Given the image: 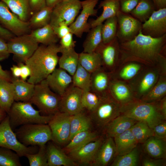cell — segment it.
Masks as SVG:
<instances>
[{"instance_id":"1","label":"cell","mask_w":166,"mask_h":166,"mask_svg":"<svg viewBox=\"0 0 166 166\" xmlns=\"http://www.w3.org/2000/svg\"><path fill=\"white\" fill-rule=\"evenodd\" d=\"M141 30L133 39L120 43L122 57L126 60L146 61H154L159 59L165 47L166 34L162 37L154 38L144 35Z\"/></svg>"},{"instance_id":"2","label":"cell","mask_w":166,"mask_h":166,"mask_svg":"<svg viewBox=\"0 0 166 166\" xmlns=\"http://www.w3.org/2000/svg\"><path fill=\"white\" fill-rule=\"evenodd\" d=\"M61 53L59 45L53 44L39 46L32 56L25 62L31 74L27 82L35 85L45 80L56 68Z\"/></svg>"},{"instance_id":"3","label":"cell","mask_w":166,"mask_h":166,"mask_svg":"<svg viewBox=\"0 0 166 166\" xmlns=\"http://www.w3.org/2000/svg\"><path fill=\"white\" fill-rule=\"evenodd\" d=\"M14 130L21 125L34 124H48L52 115H41L30 101H14L7 114Z\"/></svg>"},{"instance_id":"4","label":"cell","mask_w":166,"mask_h":166,"mask_svg":"<svg viewBox=\"0 0 166 166\" xmlns=\"http://www.w3.org/2000/svg\"><path fill=\"white\" fill-rule=\"evenodd\" d=\"M120 115L144 122L152 129L166 120L161 113L159 106L145 102H134L124 104L120 108Z\"/></svg>"},{"instance_id":"5","label":"cell","mask_w":166,"mask_h":166,"mask_svg":"<svg viewBox=\"0 0 166 166\" xmlns=\"http://www.w3.org/2000/svg\"><path fill=\"white\" fill-rule=\"evenodd\" d=\"M61 97L52 91L46 80L35 84L30 101L45 116L53 115L59 111Z\"/></svg>"},{"instance_id":"6","label":"cell","mask_w":166,"mask_h":166,"mask_svg":"<svg viewBox=\"0 0 166 166\" xmlns=\"http://www.w3.org/2000/svg\"><path fill=\"white\" fill-rule=\"evenodd\" d=\"M14 132L19 141L26 146L44 145L52 140L51 130L48 124L23 125L15 129Z\"/></svg>"},{"instance_id":"7","label":"cell","mask_w":166,"mask_h":166,"mask_svg":"<svg viewBox=\"0 0 166 166\" xmlns=\"http://www.w3.org/2000/svg\"><path fill=\"white\" fill-rule=\"evenodd\" d=\"M107 95L102 97L99 104L92 111L87 112L93 126L103 131L113 120L120 115V108Z\"/></svg>"},{"instance_id":"8","label":"cell","mask_w":166,"mask_h":166,"mask_svg":"<svg viewBox=\"0 0 166 166\" xmlns=\"http://www.w3.org/2000/svg\"><path fill=\"white\" fill-rule=\"evenodd\" d=\"M37 146H26L19 141L10 126L8 115L0 123V147L11 149L21 157L37 152Z\"/></svg>"},{"instance_id":"9","label":"cell","mask_w":166,"mask_h":166,"mask_svg":"<svg viewBox=\"0 0 166 166\" xmlns=\"http://www.w3.org/2000/svg\"><path fill=\"white\" fill-rule=\"evenodd\" d=\"M79 0H61L53 7L49 24L52 27L61 24L69 26L81 9Z\"/></svg>"},{"instance_id":"10","label":"cell","mask_w":166,"mask_h":166,"mask_svg":"<svg viewBox=\"0 0 166 166\" xmlns=\"http://www.w3.org/2000/svg\"><path fill=\"white\" fill-rule=\"evenodd\" d=\"M7 43L10 53H12L19 63H24L33 54L39 46L30 34L14 37Z\"/></svg>"},{"instance_id":"11","label":"cell","mask_w":166,"mask_h":166,"mask_svg":"<svg viewBox=\"0 0 166 166\" xmlns=\"http://www.w3.org/2000/svg\"><path fill=\"white\" fill-rule=\"evenodd\" d=\"M71 115L59 111L53 115L48 124L51 130L52 141L58 146L69 141Z\"/></svg>"},{"instance_id":"12","label":"cell","mask_w":166,"mask_h":166,"mask_svg":"<svg viewBox=\"0 0 166 166\" xmlns=\"http://www.w3.org/2000/svg\"><path fill=\"white\" fill-rule=\"evenodd\" d=\"M117 26L116 37L120 43L131 41L137 36L142 23L129 14L120 11L116 15Z\"/></svg>"},{"instance_id":"13","label":"cell","mask_w":166,"mask_h":166,"mask_svg":"<svg viewBox=\"0 0 166 166\" xmlns=\"http://www.w3.org/2000/svg\"><path fill=\"white\" fill-rule=\"evenodd\" d=\"M99 0H85L81 1L82 10L76 19L69 26L71 32L81 38L84 32L91 28L88 19L91 16H96L97 9H95Z\"/></svg>"},{"instance_id":"14","label":"cell","mask_w":166,"mask_h":166,"mask_svg":"<svg viewBox=\"0 0 166 166\" xmlns=\"http://www.w3.org/2000/svg\"><path fill=\"white\" fill-rule=\"evenodd\" d=\"M10 11L6 4L0 1V22L17 36L27 34L30 28L29 22L22 21Z\"/></svg>"},{"instance_id":"15","label":"cell","mask_w":166,"mask_h":166,"mask_svg":"<svg viewBox=\"0 0 166 166\" xmlns=\"http://www.w3.org/2000/svg\"><path fill=\"white\" fill-rule=\"evenodd\" d=\"M105 139L104 136L101 135L96 140L69 152V156L78 166H90Z\"/></svg>"},{"instance_id":"16","label":"cell","mask_w":166,"mask_h":166,"mask_svg":"<svg viewBox=\"0 0 166 166\" xmlns=\"http://www.w3.org/2000/svg\"><path fill=\"white\" fill-rule=\"evenodd\" d=\"M144 35L157 38L166 34V8L154 11L142 24L141 30Z\"/></svg>"},{"instance_id":"17","label":"cell","mask_w":166,"mask_h":166,"mask_svg":"<svg viewBox=\"0 0 166 166\" xmlns=\"http://www.w3.org/2000/svg\"><path fill=\"white\" fill-rule=\"evenodd\" d=\"M83 91L72 84L61 97L59 111L72 116L83 111L81 105Z\"/></svg>"},{"instance_id":"18","label":"cell","mask_w":166,"mask_h":166,"mask_svg":"<svg viewBox=\"0 0 166 166\" xmlns=\"http://www.w3.org/2000/svg\"><path fill=\"white\" fill-rule=\"evenodd\" d=\"M45 80L51 89L61 97L72 84V76L59 67L56 68Z\"/></svg>"},{"instance_id":"19","label":"cell","mask_w":166,"mask_h":166,"mask_svg":"<svg viewBox=\"0 0 166 166\" xmlns=\"http://www.w3.org/2000/svg\"><path fill=\"white\" fill-rule=\"evenodd\" d=\"M116 156L113 138L106 137L100 147L90 166H106L110 164Z\"/></svg>"},{"instance_id":"20","label":"cell","mask_w":166,"mask_h":166,"mask_svg":"<svg viewBox=\"0 0 166 166\" xmlns=\"http://www.w3.org/2000/svg\"><path fill=\"white\" fill-rule=\"evenodd\" d=\"M47 143L46 151L48 166H78L59 146L52 141H49Z\"/></svg>"},{"instance_id":"21","label":"cell","mask_w":166,"mask_h":166,"mask_svg":"<svg viewBox=\"0 0 166 166\" xmlns=\"http://www.w3.org/2000/svg\"><path fill=\"white\" fill-rule=\"evenodd\" d=\"M95 51L100 56L102 65L111 68L114 65L120 52V43L116 37L108 43L101 42Z\"/></svg>"},{"instance_id":"22","label":"cell","mask_w":166,"mask_h":166,"mask_svg":"<svg viewBox=\"0 0 166 166\" xmlns=\"http://www.w3.org/2000/svg\"><path fill=\"white\" fill-rule=\"evenodd\" d=\"M137 121L131 117L120 115L111 121L102 132L106 137L113 138L130 129Z\"/></svg>"},{"instance_id":"23","label":"cell","mask_w":166,"mask_h":166,"mask_svg":"<svg viewBox=\"0 0 166 166\" xmlns=\"http://www.w3.org/2000/svg\"><path fill=\"white\" fill-rule=\"evenodd\" d=\"M143 144V151L147 156L153 159H166V139L153 136Z\"/></svg>"},{"instance_id":"24","label":"cell","mask_w":166,"mask_h":166,"mask_svg":"<svg viewBox=\"0 0 166 166\" xmlns=\"http://www.w3.org/2000/svg\"><path fill=\"white\" fill-rule=\"evenodd\" d=\"M101 8L103 9L101 14L89 23L91 28L103 24L104 21L109 18L116 16L120 11L119 0L102 1L98 6V8Z\"/></svg>"},{"instance_id":"25","label":"cell","mask_w":166,"mask_h":166,"mask_svg":"<svg viewBox=\"0 0 166 166\" xmlns=\"http://www.w3.org/2000/svg\"><path fill=\"white\" fill-rule=\"evenodd\" d=\"M116 150V156L128 153L139 144L130 129L113 138Z\"/></svg>"},{"instance_id":"26","label":"cell","mask_w":166,"mask_h":166,"mask_svg":"<svg viewBox=\"0 0 166 166\" xmlns=\"http://www.w3.org/2000/svg\"><path fill=\"white\" fill-rule=\"evenodd\" d=\"M14 101H30L33 95L35 85L12 77Z\"/></svg>"},{"instance_id":"27","label":"cell","mask_w":166,"mask_h":166,"mask_svg":"<svg viewBox=\"0 0 166 166\" xmlns=\"http://www.w3.org/2000/svg\"><path fill=\"white\" fill-rule=\"evenodd\" d=\"M93 126L91 120L88 113L85 112V110L71 116L69 142L77 133L83 131L92 129Z\"/></svg>"},{"instance_id":"28","label":"cell","mask_w":166,"mask_h":166,"mask_svg":"<svg viewBox=\"0 0 166 166\" xmlns=\"http://www.w3.org/2000/svg\"><path fill=\"white\" fill-rule=\"evenodd\" d=\"M101 135L97 131H93L92 129L81 131L76 134L62 150L64 152L68 153L88 143L96 140Z\"/></svg>"},{"instance_id":"29","label":"cell","mask_w":166,"mask_h":166,"mask_svg":"<svg viewBox=\"0 0 166 166\" xmlns=\"http://www.w3.org/2000/svg\"><path fill=\"white\" fill-rule=\"evenodd\" d=\"M109 83L108 75L101 68L91 73V91L101 97L108 94L105 92Z\"/></svg>"},{"instance_id":"30","label":"cell","mask_w":166,"mask_h":166,"mask_svg":"<svg viewBox=\"0 0 166 166\" xmlns=\"http://www.w3.org/2000/svg\"><path fill=\"white\" fill-rule=\"evenodd\" d=\"M14 101L12 82L0 79V108L8 114Z\"/></svg>"},{"instance_id":"31","label":"cell","mask_w":166,"mask_h":166,"mask_svg":"<svg viewBox=\"0 0 166 166\" xmlns=\"http://www.w3.org/2000/svg\"><path fill=\"white\" fill-rule=\"evenodd\" d=\"M59 57L58 64L59 68L66 71L73 76L79 64V53L74 49L63 52Z\"/></svg>"},{"instance_id":"32","label":"cell","mask_w":166,"mask_h":166,"mask_svg":"<svg viewBox=\"0 0 166 166\" xmlns=\"http://www.w3.org/2000/svg\"><path fill=\"white\" fill-rule=\"evenodd\" d=\"M30 34L38 43L45 45L56 44L59 39L49 24L35 29Z\"/></svg>"},{"instance_id":"33","label":"cell","mask_w":166,"mask_h":166,"mask_svg":"<svg viewBox=\"0 0 166 166\" xmlns=\"http://www.w3.org/2000/svg\"><path fill=\"white\" fill-rule=\"evenodd\" d=\"M156 10L155 6L152 0H139L136 6L129 14L142 23L147 21Z\"/></svg>"},{"instance_id":"34","label":"cell","mask_w":166,"mask_h":166,"mask_svg":"<svg viewBox=\"0 0 166 166\" xmlns=\"http://www.w3.org/2000/svg\"><path fill=\"white\" fill-rule=\"evenodd\" d=\"M141 150L137 145L129 152L117 155L110 164L111 166H137L140 161Z\"/></svg>"},{"instance_id":"35","label":"cell","mask_w":166,"mask_h":166,"mask_svg":"<svg viewBox=\"0 0 166 166\" xmlns=\"http://www.w3.org/2000/svg\"><path fill=\"white\" fill-rule=\"evenodd\" d=\"M7 6L10 10L22 21H27L30 10L29 0H0Z\"/></svg>"},{"instance_id":"36","label":"cell","mask_w":166,"mask_h":166,"mask_svg":"<svg viewBox=\"0 0 166 166\" xmlns=\"http://www.w3.org/2000/svg\"><path fill=\"white\" fill-rule=\"evenodd\" d=\"M102 24L92 28L88 32L83 44V52L91 53L94 52L102 42L101 29Z\"/></svg>"},{"instance_id":"37","label":"cell","mask_w":166,"mask_h":166,"mask_svg":"<svg viewBox=\"0 0 166 166\" xmlns=\"http://www.w3.org/2000/svg\"><path fill=\"white\" fill-rule=\"evenodd\" d=\"M79 63L91 74L100 68L102 65L100 56L95 51L79 53Z\"/></svg>"},{"instance_id":"38","label":"cell","mask_w":166,"mask_h":166,"mask_svg":"<svg viewBox=\"0 0 166 166\" xmlns=\"http://www.w3.org/2000/svg\"><path fill=\"white\" fill-rule=\"evenodd\" d=\"M72 77V85L83 91H90L91 74L79 63L77 69Z\"/></svg>"},{"instance_id":"39","label":"cell","mask_w":166,"mask_h":166,"mask_svg":"<svg viewBox=\"0 0 166 166\" xmlns=\"http://www.w3.org/2000/svg\"><path fill=\"white\" fill-rule=\"evenodd\" d=\"M53 8L46 6L34 13L28 22L30 28L35 29L49 24Z\"/></svg>"},{"instance_id":"40","label":"cell","mask_w":166,"mask_h":166,"mask_svg":"<svg viewBox=\"0 0 166 166\" xmlns=\"http://www.w3.org/2000/svg\"><path fill=\"white\" fill-rule=\"evenodd\" d=\"M130 129L138 143L143 144L150 137L154 136L152 129L142 121H138Z\"/></svg>"},{"instance_id":"41","label":"cell","mask_w":166,"mask_h":166,"mask_svg":"<svg viewBox=\"0 0 166 166\" xmlns=\"http://www.w3.org/2000/svg\"><path fill=\"white\" fill-rule=\"evenodd\" d=\"M102 24L101 29L102 42L108 43L116 37L117 21L116 16L109 18Z\"/></svg>"},{"instance_id":"42","label":"cell","mask_w":166,"mask_h":166,"mask_svg":"<svg viewBox=\"0 0 166 166\" xmlns=\"http://www.w3.org/2000/svg\"><path fill=\"white\" fill-rule=\"evenodd\" d=\"M19 157L13 150L0 147V166H21Z\"/></svg>"},{"instance_id":"43","label":"cell","mask_w":166,"mask_h":166,"mask_svg":"<svg viewBox=\"0 0 166 166\" xmlns=\"http://www.w3.org/2000/svg\"><path fill=\"white\" fill-rule=\"evenodd\" d=\"M38 152L27 154L25 156L30 166H48L46 151V144L40 146Z\"/></svg>"},{"instance_id":"44","label":"cell","mask_w":166,"mask_h":166,"mask_svg":"<svg viewBox=\"0 0 166 166\" xmlns=\"http://www.w3.org/2000/svg\"><path fill=\"white\" fill-rule=\"evenodd\" d=\"M102 97L91 91H83L81 105L88 113L93 111L97 106Z\"/></svg>"},{"instance_id":"45","label":"cell","mask_w":166,"mask_h":166,"mask_svg":"<svg viewBox=\"0 0 166 166\" xmlns=\"http://www.w3.org/2000/svg\"><path fill=\"white\" fill-rule=\"evenodd\" d=\"M110 89L115 99L120 102H126L130 97L128 88L122 84L117 83L112 84Z\"/></svg>"},{"instance_id":"46","label":"cell","mask_w":166,"mask_h":166,"mask_svg":"<svg viewBox=\"0 0 166 166\" xmlns=\"http://www.w3.org/2000/svg\"><path fill=\"white\" fill-rule=\"evenodd\" d=\"M166 92V83L162 82L156 85L149 93L143 99L145 101H151L157 100L164 95Z\"/></svg>"},{"instance_id":"47","label":"cell","mask_w":166,"mask_h":166,"mask_svg":"<svg viewBox=\"0 0 166 166\" xmlns=\"http://www.w3.org/2000/svg\"><path fill=\"white\" fill-rule=\"evenodd\" d=\"M73 34L70 32L61 38L59 45L61 53L74 49L76 42L73 40Z\"/></svg>"},{"instance_id":"48","label":"cell","mask_w":166,"mask_h":166,"mask_svg":"<svg viewBox=\"0 0 166 166\" xmlns=\"http://www.w3.org/2000/svg\"><path fill=\"white\" fill-rule=\"evenodd\" d=\"M140 68V65L136 64H131L125 66L120 73V76L125 79L131 78L137 73Z\"/></svg>"},{"instance_id":"49","label":"cell","mask_w":166,"mask_h":166,"mask_svg":"<svg viewBox=\"0 0 166 166\" xmlns=\"http://www.w3.org/2000/svg\"><path fill=\"white\" fill-rule=\"evenodd\" d=\"M156 78L155 74L152 72L147 73L144 77L140 84V91L144 93L147 91L153 85Z\"/></svg>"},{"instance_id":"50","label":"cell","mask_w":166,"mask_h":166,"mask_svg":"<svg viewBox=\"0 0 166 166\" xmlns=\"http://www.w3.org/2000/svg\"><path fill=\"white\" fill-rule=\"evenodd\" d=\"M139 0H119L120 11L129 14L137 5Z\"/></svg>"},{"instance_id":"51","label":"cell","mask_w":166,"mask_h":166,"mask_svg":"<svg viewBox=\"0 0 166 166\" xmlns=\"http://www.w3.org/2000/svg\"><path fill=\"white\" fill-rule=\"evenodd\" d=\"M141 165L143 166H165L166 165V159H153L148 156L142 158Z\"/></svg>"},{"instance_id":"52","label":"cell","mask_w":166,"mask_h":166,"mask_svg":"<svg viewBox=\"0 0 166 166\" xmlns=\"http://www.w3.org/2000/svg\"><path fill=\"white\" fill-rule=\"evenodd\" d=\"M154 136L161 139L166 138V121H164L152 128Z\"/></svg>"},{"instance_id":"53","label":"cell","mask_w":166,"mask_h":166,"mask_svg":"<svg viewBox=\"0 0 166 166\" xmlns=\"http://www.w3.org/2000/svg\"><path fill=\"white\" fill-rule=\"evenodd\" d=\"M52 27L55 34L59 38H61L71 32L69 26L64 24H61Z\"/></svg>"},{"instance_id":"54","label":"cell","mask_w":166,"mask_h":166,"mask_svg":"<svg viewBox=\"0 0 166 166\" xmlns=\"http://www.w3.org/2000/svg\"><path fill=\"white\" fill-rule=\"evenodd\" d=\"M29 5L30 12L34 13L46 6V0H29Z\"/></svg>"},{"instance_id":"55","label":"cell","mask_w":166,"mask_h":166,"mask_svg":"<svg viewBox=\"0 0 166 166\" xmlns=\"http://www.w3.org/2000/svg\"><path fill=\"white\" fill-rule=\"evenodd\" d=\"M10 54L7 43L2 38H0V61L8 58Z\"/></svg>"},{"instance_id":"56","label":"cell","mask_w":166,"mask_h":166,"mask_svg":"<svg viewBox=\"0 0 166 166\" xmlns=\"http://www.w3.org/2000/svg\"><path fill=\"white\" fill-rule=\"evenodd\" d=\"M20 67L21 70L20 79L24 81H26L28 77L31 74V71L28 66L25 63L20 62L18 64Z\"/></svg>"},{"instance_id":"57","label":"cell","mask_w":166,"mask_h":166,"mask_svg":"<svg viewBox=\"0 0 166 166\" xmlns=\"http://www.w3.org/2000/svg\"><path fill=\"white\" fill-rule=\"evenodd\" d=\"M14 37L12 33L0 25V38L9 40Z\"/></svg>"},{"instance_id":"58","label":"cell","mask_w":166,"mask_h":166,"mask_svg":"<svg viewBox=\"0 0 166 166\" xmlns=\"http://www.w3.org/2000/svg\"><path fill=\"white\" fill-rule=\"evenodd\" d=\"M13 77L14 78L20 77L21 70L20 67L18 65H14L10 68Z\"/></svg>"},{"instance_id":"59","label":"cell","mask_w":166,"mask_h":166,"mask_svg":"<svg viewBox=\"0 0 166 166\" xmlns=\"http://www.w3.org/2000/svg\"><path fill=\"white\" fill-rule=\"evenodd\" d=\"M0 79L11 82L12 77L10 73L7 71L3 69L0 65Z\"/></svg>"},{"instance_id":"60","label":"cell","mask_w":166,"mask_h":166,"mask_svg":"<svg viewBox=\"0 0 166 166\" xmlns=\"http://www.w3.org/2000/svg\"><path fill=\"white\" fill-rule=\"evenodd\" d=\"M153 2L156 10L166 8V0H152Z\"/></svg>"},{"instance_id":"61","label":"cell","mask_w":166,"mask_h":166,"mask_svg":"<svg viewBox=\"0 0 166 166\" xmlns=\"http://www.w3.org/2000/svg\"><path fill=\"white\" fill-rule=\"evenodd\" d=\"M159 107L162 114L166 120V101L165 99L163 100Z\"/></svg>"},{"instance_id":"62","label":"cell","mask_w":166,"mask_h":166,"mask_svg":"<svg viewBox=\"0 0 166 166\" xmlns=\"http://www.w3.org/2000/svg\"><path fill=\"white\" fill-rule=\"evenodd\" d=\"M61 0H46V6L53 7Z\"/></svg>"},{"instance_id":"63","label":"cell","mask_w":166,"mask_h":166,"mask_svg":"<svg viewBox=\"0 0 166 166\" xmlns=\"http://www.w3.org/2000/svg\"><path fill=\"white\" fill-rule=\"evenodd\" d=\"M7 113L0 108V123L7 116Z\"/></svg>"},{"instance_id":"64","label":"cell","mask_w":166,"mask_h":166,"mask_svg":"<svg viewBox=\"0 0 166 166\" xmlns=\"http://www.w3.org/2000/svg\"><path fill=\"white\" fill-rule=\"evenodd\" d=\"M64 1H71V0H63Z\"/></svg>"}]
</instances>
